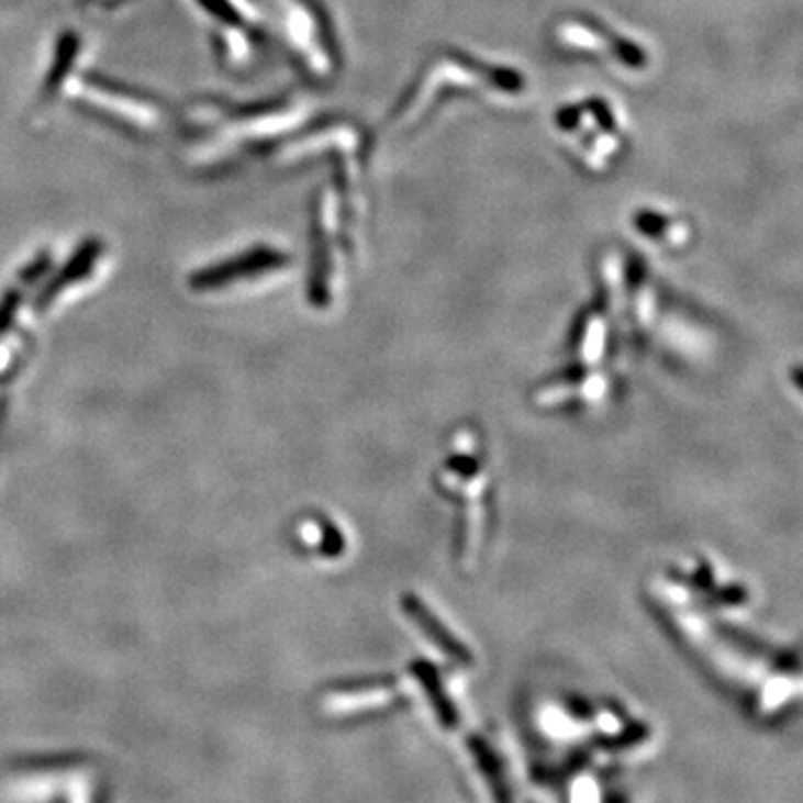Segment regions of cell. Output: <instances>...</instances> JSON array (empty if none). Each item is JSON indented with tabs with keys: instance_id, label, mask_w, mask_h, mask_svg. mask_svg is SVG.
Wrapping results in <instances>:
<instances>
[{
	"instance_id": "cell-11",
	"label": "cell",
	"mask_w": 803,
	"mask_h": 803,
	"mask_svg": "<svg viewBox=\"0 0 803 803\" xmlns=\"http://www.w3.org/2000/svg\"><path fill=\"white\" fill-rule=\"evenodd\" d=\"M610 803H623V799H621V796H612V799H610Z\"/></svg>"
},
{
	"instance_id": "cell-13",
	"label": "cell",
	"mask_w": 803,
	"mask_h": 803,
	"mask_svg": "<svg viewBox=\"0 0 803 803\" xmlns=\"http://www.w3.org/2000/svg\"><path fill=\"white\" fill-rule=\"evenodd\" d=\"M88 3H97V0H88Z\"/></svg>"
},
{
	"instance_id": "cell-5",
	"label": "cell",
	"mask_w": 803,
	"mask_h": 803,
	"mask_svg": "<svg viewBox=\"0 0 803 803\" xmlns=\"http://www.w3.org/2000/svg\"><path fill=\"white\" fill-rule=\"evenodd\" d=\"M194 3L226 27V34H246L253 38H261L264 25L257 8L250 0H194Z\"/></svg>"
},
{
	"instance_id": "cell-9",
	"label": "cell",
	"mask_w": 803,
	"mask_h": 803,
	"mask_svg": "<svg viewBox=\"0 0 803 803\" xmlns=\"http://www.w3.org/2000/svg\"><path fill=\"white\" fill-rule=\"evenodd\" d=\"M469 748H471V755H473L480 772L489 781V788H491V794H493L495 803H514V799H511V792H509V785H506V779H504V772L498 763V757L487 746V741H482L478 737H471Z\"/></svg>"
},
{
	"instance_id": "cell-8",
	"label": "cell",
	"mask_w": 803,
	"mask_h": 803,
	"mask_svg": "<svg viewBox=\"0 0 803 803\" xmlns=\"http://www.w3.org/2000/svg\"><path fill=\"white\" fill-rule=\"evenodd\" d=\"M411 670H413L417 683L428 694V701H431L437 718H440V723L447 725V727H456L458 725V707L449 699V692L445 690L443 679H440V674H437V670L433 666L424 663V661L413 663Z\"/></svg>"
},
{
	"instance_id": "cell-2",
	"label": "cell",
	"mask_w": 803,
	"mask_h": 803,
	"mask_svg": "<svg viewBox=\"0 0 803 803\" xmlns=\"http://www.w3.org/2000/svg\"><path fill=\"white\" fill-rule=\"evenodd\" d=\"M556 130L571 159L590 172H605L625 150V127L610 101L573 103L558 112Z\"/></svg>"
},
{
	"instance_id": "cell-10",
	"label": "cell",
	"mask_w": 803,
	"mask_h": 803,
	"mask_svg": "<svg viewBox=\"0 0 803 803\" xmlns=\"http://www.w3.org/2000/svg\"><path fill=\"white\" fill-rule=\"evenodd\" d=\"M83 761V757H75V755H58V757H32V759H21L19 766H23V770H67L69 766H75Z\"/></svg>"
},
{
	"instance_id": "cell-3",
	"label": "cell",
	"mask_w": 803,
	"mask_h": 803,
	"mask_svg": "<svg viewBox=\"0 0 803 803\" xmlns=\"http://www.w3.org/2000/svg\"><path fill=\"white\" fill-rule=\"evenodd\" d=\"M75 99L90 116L130 136H155L166 121V110L155 97L99 75L83 77Z\"/></svg>"
},
{
	"instance_id": "cell-4",
	"label": "cell",
	"mask_w": 803,
	"mask_h": 803,
	"mask_svg": "<svg viewBox=\"0 0 803 803\" xmlns=\"http://www.w3.org/2000/svg\"><path fill=\"white\" fill-rule=\"evenodd\" d=\"M288 261V257L283 253H277L272 248H257V250H250L242 257H235V259H228L224 261L222 266H216L212 270H205L201 272L199 277H194V283H199L201 288L203 286H214V283H226L231 279H237V277H253V275H259V272H266V270H275L279 266H283Z\"/></svg>"
},
{
	"instance_id": "cell-1",
	"label": "cell",
	"mask_w": 803,
	"mask_h": 803,
	"mask_svg": "<svg viewBox=\"0 0 803 803\" xmlns=\"http://www.w3.org/2000/svg\"><path fill=\"white\" fill-rule=\"evenodd\" d=\"M277 34L286 56L311 83H326L337 75L339 54L328 16L317 0H270Z\"/></svg>"
},
{
	"instance_id": "cell-7",
	"label": "cell",
	"mask_w": 803,
	"mask_h": 803,
	"mask_svg": "<svg viewBox=\"0 0 803 803\" xmlns=\"http://www.w3.org/2000/svg\"><path fill=\"white\" fill-rule=\"evenodd\" d=\"M79 52H81L79 34L77 32L63 34V38L58 41V47H56L54 63H52L47 77H45V83H43V101H52L65 90L67 79L71 77V71H75Z\"/></svg>"
},
{
	"instance_id": "cell-12",
	"label": "cell",
	"mask_w": 803,
	"mask_h": 803,
	"mask_svg": "<svg viewBox=\"0 0 803 803\" xmlns=\"http://www.w3.org/2000/svg\"><path fill=\"white\" fill-rule=\"evenodd\" d=\"M54 803H65V799H63V796H58Z\"/></svg>"
},
{
	"instance_id": "cell-6",
	"label": "cell",
	"mask_w": 803,
	"mask_h": 803,
	"mask_svg": "<svg viewBox=\"0 0 803 803\" xmlns=\"http://www.w3.org/2000/svg\"><path fill=\"white\" fill-rule=\"evenodd\" d=\"M404 610L409 616H413L417 621V627L433 640L435 647H440L445 654H449L456 663H471V654L465 647V643H460L445 625L443 621L437 618L424 603H420L415 596H409L404 603Z\"/></svg>"
}]
</instances>
